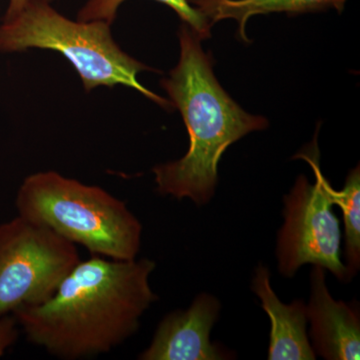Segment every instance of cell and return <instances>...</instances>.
Segmentation results:
<instances>
[{
  "label": "cell",
  "mask_w": 360,
  "mask_h": 360,
  "mask_svg": "<svg viewBox=\"0 0 360 360\" xmlns=\"http://www.w3.org/2000/svg\"><path fill=\"white\" fill-rule=\"evenodd\" d=\"M179 37V63L161 86L181 113L189 148L184 158L156 165L153 172L161 195L205 205L214 195L224 151L250 132L266 129L269 123L264 116L246 112L222 89L202 39L186 23Z\"/></svg>",
  "instance_id": "7a4b0ae2"
},
{
  "label": "cell",
  "mask_w": 360,
  "mask_h": 360,
  "mask_svg": "<svg viewBox=\"0 0 360 360\" xmlns=\"http://www.w3.org/2000/svg\"><path fill=\"white\" fill-rule=\"evenodd\" d=\"M295 158L309 163L315 181L310 184L300 175L284 195V224L276 248L279 271L292 277L302 265L311 264L329 270L340 281H349L340 257V220L333 212L335 188L321 172L316 139Z\"/></svg>",
  "instance_id": "5b68a950"
},
{
  "label": "cell",
  "mask_w": 360,
  "mask_h": 360,
  "mask_svg": "<svg viewBox=\"0 0 360 360\" xmlns=\"http://www.w3.org/2000/svg\"><path fill=\"white\" fill-rule=\"evenodd\" d=\"M271 322L269 360H314L316 359L307 336V309L302 300L290 304L281 302L270 284V272L262 264L255 269L251 285Z\"/></svg>",
  "instance_id": "9c48e42d"
},
{
  "label": "cell",
  "mask_w": 360,
  "mask_h": 360,
  "mask_svg": "<svg viewBox=\"0 0 360 360\" xmlns=\"http://www.w3.org/2000/svg\"><path fill=\"white\" fill-rule=\"evenodd\" d=\"M335 205L343 212L345 231V260L352 279L360 266V170L359 165L348 174L342 191L335 189Z\"/></svg>",
  "instance_id": "7c38bea8"
},
{
  "label": "cell",
  "mask_w": 360,
  "mask_h": 360,
  "mask_svg": "<svg viewBox=\"0 0 360 360\" xmlns=\"http://www.w3.org/2000/svg\"><path fill=\"white\" fill-rule=\"evenodd\" d=\"M311 296L307 319L315 354L328 360L360 359L359 309L333 300L326 286V269L314 265L310 277Z\"/></svg>",
  "instance_id": "ba28073f"
},
{
  "label": "cell",
  "mask_w": 360,
  "mask_h": 360,
  "mask_svg": "<svg viewBox=\"0 0 360 360\" xmlns=\"http://www.w3.org/2000/svg\"><path fill=\"white\" fill-rule=\"evenodd\" d=\"M148 258L80 260L46 302L13 315L33 345L65 360L106 354L136 333L141 317L158 300Z\"/></svg>",
  "instance_id": "6da1fadb"
},
{
  "label": "cell",
  "mask_w": 360,
  "mask_h": 360,
  "mask_svg": "<svg viewBox=\"0 0 360 360\" xmlns=\"http://www.w3.org/2000/svg\"><path fill=\"white\" fill-rule=\"evenodd\" d=\"M348 0H189L213 26L220 20H233L239 25V35L250 42L245 34L251 16L270 13L295 14L319 13L335 9L342 13Z\"/></svg>",
  "instance_id": "30bf717a"
},
{
  "label": "cell",
  "mask_w": 360,
  "mask_h": 360,
  "mask_svg": "<svg viewBox=\"0 0 360 360\" xmlns=\"http://www.w3.org/2000/svg\"><path fill=\"white\" fill-rule=\"evenodd\" d=\"M220 302L201 293L186 310H175L161 321L141 360H224L233 359L210 340L219 317Z\"/></svg>",
  "instance_id": "52a82bcc"
},
{
  "label": "cell",
  "mask_w": 360,
  "mask_h": 360,
  "mask_svg": "<svg viewBox=\"0 0 360 360\" xmlns=\"http://www.w3.org/2000/svg\"><path fill=\"white\" fill-rule=\"evenodd\" d=\"M79 262L77 245L44 225L0 224V317L49 300Z\"/></svg>",
  "instance_id": "8992f818"
},
{
  "label": "cell",
  "mask_w": 360,
  "mask_h": 360,
  "mask_svg": "<svg viewBox=\"0 0 360 360\" xmlns=\"http://www.w3.org/2000/svg\"><path fill=\"white\" fill-rule=\"evenodd\" d=\"M18 214L44 225L92 255L135 259L142 225L122 200L101 188L53 170L23 180L16 194Z\"/></svg>",
  "instance_id": "3957f363"
},
{
  "label": "cell",
  "mask_w": 360,
  "mask_h": 360,
  "mask_svg": "<svg viewBox=\"0 0 360 360\" xmlns=\"http://www.w3.org/2000/svg\"><path fill=\"white\" fill-rule=\"evenodd\" d=\"M127 0H86L77 14V20H103L112 25L118 8ZM172 8L179 16L182 22L188 25L201 39L212 37L210 21L200 11L191 6L189 0H155Z\"/></svg>",
  "instance_id": "8fae6325"
},
{
  "label": "cell",
  "mask_w": 360,
  "mask_h": 360,
  "mask_svg": "<svg viewBox=\"0 0 360 360\" xmlns=\"http://www.w3.org/2000/svg\"><path fill=\"white\" fill-rule=\"evenodd\" d=\"M110 26L103 20H71L52 7L49 0H27L20 13L2 20L0 53L30 49L58 51L75 68L85 91L124 85L161 108H174L170 101L139 82V72L153 70L116 44Z\"/></svg>",
  "instance_id": "277c9868"
},
{
  "label": "cell",
  "mask_w": 360,
  "mask_h": 360,
  "mask_svg": "<svg viewBox=\"0 0 360 360\" xmlns=\"http://www.w3.org/2000/svg\"><path fill=\"white\" fill-rule=\"evenodd\" d=\"M26 1H27V0H9L8 6H7L4 20L13 18L15 14L20 13L21 9L23 8V6H25Z\"/></svg>",
  "instance_id": "5bb4252c"
},
{
  "label": "cell",
  "mask_w": 360,
  "mask_h": 360,
  "mask_svg": "<svg viewBox=\"0 0 360 360\" xmlns=\"http://www.w3.org/2000/svg\"><path fill=\"white\" fill-rule=\"evenodd\" d=\"M18 326L13 314L0 317V357L4 356L18 340Z\"/></svg>",
  "instance_id": "4fadbf2b"
},
{
  "label": "cell",
  "mask_w": 360,
  "mask_h": 360,
  "mask_svg": "<svg viewBox=\"0 0 360 360\" xmlns=\"http://www.w3.org/2000/svg\"><path fill=\"white\" fill-rule=\"evenodd\" d=\"M49 2L53 1V0H49Z\"/></svg>",
  "instance_id": "9a60e30c"
}]
</instances>
